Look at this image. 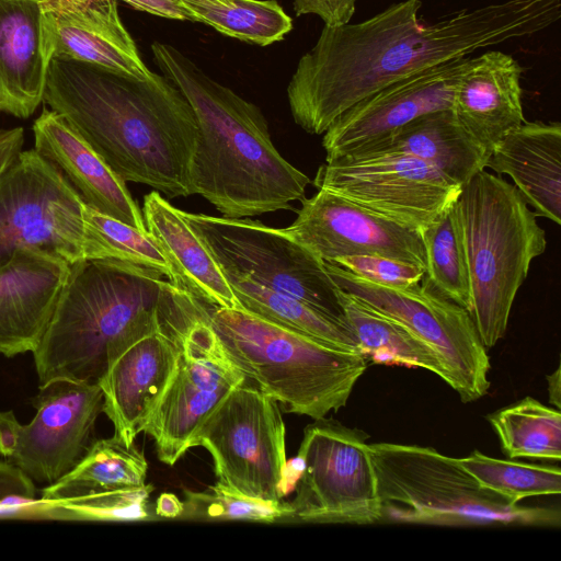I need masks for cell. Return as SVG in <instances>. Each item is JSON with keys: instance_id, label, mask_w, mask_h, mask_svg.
I'll use <instances>...</instances> for the list:
<instances>
[{"instance_id": "44", "label": "cell", "mask_w": 561, "mask_h": 561, "mask_svg": "<svg viewBox=\"0 0 561 561\" xmlns=\"http://www.w3.org/2000/svg\"><path fill=\"white\" fill-rule=\"evenodd\" d=\"M548 382V393H549V403L554 405L557 410H560L561 403V376H560V366L557 369L547 376Z\"/></svg>"}, {"instance_id": "10", "label": "cell", "mask_w": 561, "mask_h": 561, "mask_svg": "<svg viewBox=\"0 0 561 561\" xmlns=\"http://www.w3.org/2000/svg\"><path fill=\"white\" fill-rule=\"evenodd\" d=\"M285 435L278 402L245 380L203 422L191 448L208 450L217 482L250 497L277 501L286 491Z\"/></svg>"}, {"instance_id": "36", "label": "cell", "mask_w": 561, "mask_h": 561, "mask_svg": "<svg viewBox=\"0 0 561 561\" xmlns=\"http://www.w3.org/2000/svg\"><path fill=\"white\" fill-rule=\"evenodd\" d=\"M184 496L181 519L275 523L293 517L289 502L250 497L220 482L204 491L185 490Z\"/></svg>"}, {"instance_id": "40", "label": "cell", "mask_w": 561, "mask_h": 561, "mask_svg": "<svg viewBox=\"0 0 561 561\" xmlns=\"http://www.w3.org/2000/svg\"><path fill=\"white\" fill-rule=\"evenodd\" d=\"M136 10L170 20H190L191 16L179 0H122Z\"/></svg>"}, {"instance_id": "7", "label": "cell", "mask_w": 561, "mask_h": 561, "mask_svg": "<svg viewBox=\"0 0 561 561\" xmlns=\"http://www.w3.org/2000/svg\"><path fill=\"white\" fill-rule=\"evenodd\" d=\"M380 500L378 523L451 527H559V508L512 504L480 485L457 458L432 447L368 444Z\"/></svg>"}, {"instance_id": "2", "label": "cell", "mask_w": 561, "mask_h": 561, "mask_svg": "<svg viewBox=\"0 0 561 561\" xmlns=\"http://www.w3.org/2000/svg\"><path fill=\"white\" fill-rule=\"evenodd\" d=\"M43 101L125 182L169 198L193 195L199 140L194 111L164 76L149 79L53 57Z\"/></svg>"}, {"instance_id": "5", "label": "cell", "mask_w": 561, "mask_h": 561, "mask_svg": "<svg viewBox=\"0 0 561 561\" xmlns=\"http://www.w3.org/2000/svg\"><path fill=\"white\" fill-rule=\"evenodd\" d=\"M204 304L211 328L245 380L288 413L320 420L340 410L367 368L360 352L336 347L241 306Z\"/></svg>"}, {"instance_id": "26", "label": "cell", "mask_w": 561, "mask_h": 561, "mask_svg": "<svg viewBox=\"0 0 561 561\" xmlns=\"http://www.w3.org/2000/svg\"><path fill=\"white\" fill-rule=\"evenodd\" d=\"M407 154L433 165L459 185L485 170L488 154L463 128L453 110L425 114L385 140L348 158Z\"/></svg>"}, {"instance_id": "32", "label": "cell", "mask_w": 561, "mask_h": 561, "mask_svg": "<svg viewBox=\"0 0 561 561\" xmlns=\"http://www.w3.org/2000/svg\"><path fill=\"white\" fill-rule=\"evenodd\" d=\"M191 21L205 23L218 32L267 46L282 41L293 28L291 18L276 0H179Z\"/></svg>"}, {"instance_id": "29", "label": "cell", "mask_w": 561, "mask_h": 561, "mask_svg": "<svg viewBox=\"0 0 561 561\" xmlns=\"http://www.w3.org/2000/svg\"><path fill=\"white\" fill-rule=\"evenodd\" d=\"M224 275L239 304L245 310L336 347L359 352L357 342L346 323L291 296L270 289L241 275L231 273H224Z\"/></svg>"}, {"instance_id": "22", "label": "cell", "mask_w": 561, "mask_h": 561, "mask_svg": "<svg viewBox=\"0 0 561 561\" xmlns=\"http://www.w3.org/2000/svg\"><path fill=\"white\" fill-rule=\"evenodd\" d=\"M523 70L512 55L488 50L470 57L458 83L451 110L488 157L507 133L525 122Z\"/></svg>"}, {"instance_id": "33", "label": "cell", "mask_w": 561, "mask_h": 561, "mask_svg": "<svg viewBox=\"0 0 561 561\" xmlns=\"http://www.w3.org/2000/svg\"><path fill=\"white\" fill-rule=\"evenodd\" d=\"M83 222L84 260L117 261L149 267L172 282V268L148 232H141L87 204L83 208Z\"/></svg>"}, {"instance_id": "34", "label": "cell", "mask_w": 561, "mask_h": 561, "mask_svg": "<svg viewBox=\"0 0 561 561\" xmlns=\"http://www.w3.org/2000/svg\"><path fill=\"white\" fill-rule=\"evenodd\" d=\"M480 485L504 496L512 504L540 495H559L561 470L558 466H540L497 459L478 450L457 458Z\"/></svg>"}, {"instance_id": "13", "label": "cell", "mask_w": 561, "mask_h": 561, "mask_svg": "<svg viewBox=\"0 0 561 561\" xmlns=\"http://www.w3.org/2000/svg\"><path fill=\"white\" fill-rule=\"evenodd\" d=\"M84 204L53 162L22 150L0 174V267L22 249L83 261Z\"/></svg>"}, {"instance_id": "6", "label": "cell", "mask_w": 561, "mask_h": 561, "mask_svg": "<svg viewBox=\"0 0 561 561\" xmlns=\"http://www.w3.org/2000/svg\"><path fill=\"white\" fill-rule=\"evenodd\" d=\"M457 208L470 277L469 313L489 348L504 336L530 264L546 251V231L515 185L485 170L461 186Z\"/></svg>"}, {"instance_id": "4", "label": "cell", "mask_w": 561, "mask_h": 561, "mask_svg": "<svg viewBox=\"0 0 561 561\" xmlns=\"http://www.w3.org/2000/svg\"><path fill=\"white\" fill-rule=\"evenodd\" d=\"M156 270L107 260L70 266L53 316L33 350L39 387L96 385L110 346L159 302L168 279Z\"/></svg>"}, {"instance_id": "12", "label": "cell", "mask_w": 561, "mask_h": 561, "mask_svg": "<svg viewBox=\"0 0 561 561\" xmlns=\"http://www.w3.org/2000/svg\"><path fill=\"white\" fill-rule=\"evenodd\" d=\"M334 283L376 310L396 319L439 357L450 386L463 403L486 394L491 368L470 313L428 286L387 288L367 282L342 266L324 262Z\"/></svg>"}, {"instance_id": "9", "label": "cell", "mask_w": 561, "mask_h": 561, "mask_svg": "<svg viewBox=\"0 0 561 561\" xmlns=\"http://www.w3.org/2000/svg\"><path fill=\"white\" fill-rule=\"evenodd\" d=\"M184 216L224 273L247 277L346 323L337 299L339 286L324 261L285 229L248 218L185 211Z\"/></svg>"}, {"instance_id": "41", "label": "cell", "mask_w": 561, "mask_h": 561, "mask_svg": "<svg viewBox=\"0 0 561 561\" xmlns=\"http://www.w3.org/2000/svg\"><path fill=\"white\" fill-rule=\"evenodd\" d=\"M24 130L22 127L0 129V174L22 151Z\"/></svg>"}, {"instance_id": "37", "label": "cell", "mask_w": 561, "mask_h": 561, "mask_svg": "<svg viewBox=\"0 0 561 561\" xmlns=\"http://www.w3.org/2000/svg\"><path fill=\"white\" fill-rule=\"evenodd\" d=\"M378 286L408 288L420 284L425 268L413 263L376 254L351 255L332 262Z\"/></svg>"}, {"instance_id": "15", "label": "cell", "mask_w": 561, "mask_h": 561, "mask_svg": "<svg viewBox=\"0 0 561 561\" xmlns=\"http://www.w3.org/2000/svg\"><path fill=\"white\" fill-rule=\"evenodd\" d=\"M313 185L420 232L461 191L433 165L407 154L329 160L319 167Z\"/></svg>"}, {"instance_id": "1", "label": "cell", "mask_w": 561, "mask_h": 561, "mask_svg": "<svg viewBox=\"0 0 561 561\" xmlns=\"http://www.w3.org/2000/svg\"><path fill=\"white\" fill-rule=\"evenodd\" d=\"M421 0H401L357 23L323 26L287 87L293 118L322 135L357 102L420 71L477 50L535 35L556 23L560 0H505L434 23Z\"/></svg>"}, {"instance_id": "46", "label": "cell", "mask_w": 561, "mask_h": 561, "mask_svg": "<svg viewBox=\"0 0 561 561\" xmlns=\"http://www.w3.org/2000/svg\"><path fill=\"white\" fill-rule=\"evenodd\" d=\"M0 111H2V108H1V102H0Z\"/></svg>"}, {"instance_id": "45", "label": "cell", "mask_w": 561, "mask_h": 561, "mask_svg": "<svg viewBox=\"0 0 561 561\" xmlns=\"http://www.w3.org/2000/svg\"><path fill=\"white\" fill-rule=\"evenodd\" d=\"M215 1H219V2H229L230 0H215Z\"/></svg>"}, {"instance_id": "17", "label": "cell", "mask_w": 561, "mask_h": 561, "mask_svg": "<svg viewBox=\"0 0 561 561\" xmlns=\"http://www.w3.org/2000/svg\"><path fill=\"white\" fill-rule=\"evenodd\" d=\"M470 57L420 71L357 102L325 130V161L358 154L428 113L451 110Z\"/></svg>"}, {"instance_id": "28", "label": "cell", "mask_w": 561, "mask_h": 561, "mask_svg": "<svg viewBox=\"0 0 561 561\" xmlns=\"http://www.w3.org/2000/svg\"><path fill=\"white\" fill-rule=\"evenodd\" d=\"M148 462L135 444L119 438L98 439L84 457L64 477L42 490L45 501H64L89 494L141 486Z\"/></svg>"}, {"instance_id": "39", "label": "cell", "mask_w": 561, "mask_h": 561, "mask_svg": "<svg viewBox=\"0 0 561 561\" xmlns=\"http://www.w3.org/2000/svg\"><path fill=\"white\" fill-rule=\"evenodd\" d=\"M12 495L36 497L34 481L11 461L0 460V501Z\"/></svg>"}, {"instance_id": "11", "label": "cell", "mask_w": 561, "mask_h": 561, "mask_svg": "<svg viewBox=\"0 0 561 561\" xmlns=\"http://www.w3.org/2000/svg\"><path fill=\"white\" fill-rule=\"evenodd\" d=\"M297 454L300 476L289 502L291 520L370 525L380 519L368 435L335 420H313Z\"/></svg>"}, {"instance_id": "8", "label": "cell", "mask_w": 561, "mask_h": 561, "mask_svg": "<svg viewBox=\"0 0 561 561\" xmlns=\"http://www.w3.org/2000/svg\"><path fill=\"white\" fill-rule=\"evenodd\" d=\"M168 299L179 362L142 433L153 438L159 460L173 466L191 448L203 422L245 377L224 350L205 304L172 283Z\"/></svg>"}, {"instance_id": "20", "label": "cell", "mask_w": 561, "mask_h": 561, "mask_svg": "<svg viewBox=\"0 0 561 561\" xmlns=\"http://www.w3.org/2000/svg\"><path fill=\"white\" fill-rule=\"evenodd\" d=\"M70 264L37 249L16 251L0 267V354L33 352L57 305Z\"/></svg>"}, {"instance_id": "31", "label": "cell", "mask_w": 561, "mask_h": 561, "mask_svg": "<svg viewBox=\"0 0 561 561\" xmlns=\"http://www.w3.org/2000/svg\"><path fill=\"white\" fill-rule=\"evenodd\" d=\"M488 421L510 459L560 460V410L526 397L489 414Z\"/></svg>"}, {"instance_id": "3", "label": "cell", "mask_w": 561, "mask_h": 561, "mask_svg": "<svg viewBox=\"0 0 561 561\" xmlns=\"http://www.w3.org/2000/svg\"><path fill=\"white\" fill-rule=\"evenodd\" d=\"M151 50L197 119L193 194L229 218L289 209L305 197L310 179L278 152L255 104L208 77L174 46L154 42Z\"/></svg>"}, {"instance_id": "38", "label": "cell", "mask_w": 561, "mask_h": 561, "mask_svg": "<svg viewBox=\"0 0 561 561\" xmlns=\"http://www.w3.org/2000/svg\"><path fill=\"white\" fill-rule=\"evenodd\" d=\"M296 15L313 14L325 26H339L351 22L359 0H291Z\"/></svg>"}, {"instance_id": "24", "label": "cell", "mask_w": 561, "mask_h": 561, "mask_svg": "<svg viewBox=\"0 0 561 561\" xmlns=\"http://www.w3.org/2000/svg\"><path fill=\"white\" fill-rule=\"evenodd\" d=\"M485 169L506 174L536 216L561 224V124L524 122L492 149Z\"/></svg>"}, {"instance_id": "21", "label": "cell", "mask_w": 561, "mask_h": 561, "mask_svg": "<svg viewBox=\"0 0 561 561\" xmlns=\"http://www.w3.org/2000/svg\"><path fill=\"white\" fill-rule=\"evenodd\" d=\"M33 135L34 149L65 174L88 206L148 232L126 182L62 116L44 107L33 124Z\"/></svg>"}, {"instance_id": "25", "label": "cell", "mask_w": 561, "mask_h": 561, "mask_svg": "<svg viewBox=\"0 0 561 561\" xmlns=\"http://www.w3.org/2000/svg\"><path fill=\"white\" fill-rule=\"evenodd\" d=\"M146 229L167 257L172 284L196 299L219 307L241 306L206 244L188 225L184 211L157 191L144 198Z\"/></svg>"}, {"instance_id": "23", "label": "cell", "mask_w": 561, "mask_h": 561, "mask_svg": "<svg viewBox=\"0 0 561 561\" xmlns=\"http://www.w3.org/2000/svg\"><path fill=\"white\" fill-rule=\"evenodd\" d=\"M51 59L43 0H0V102L28 118L43 102Z\"/></svg>"}, {"instance_id": "27", "label": "cell", "mask_w": 561, "mask_h": 561, "mask_svg": "<svg viewBox=\"0 0 561 561\" xmlns=\"http://www.w3.org/2000/svg\"><path fill=\"white\" fill-rule=\"evenodd\" d=\"M337 299L344 320L365 357H370L374 363L423 368L447 383L448 375L439 357L407 327L340 287Z\"/></svg>"}, {"instance_id": "42", "label": "cell", "mask_w": 561, "mask_h": 561, "mask_svg": "<svg viewBox=\"0 0 561 561\" xmlns=\"http://www.w3.org/2000/svg\"><path fill=\"white\" fill-rule=\"evenodd\" d=\"M21 423L13 411L0 412V455L9 459L14 454L20 438Z\"/></svg>"}, {"instance_id": "16", "label": "cell", "mask_w": 561, "mask_h": 561, "mask_svg": "<svg viewBox=\"0 0 561 561\" xmlns=\"http://www.w3.org/2000/svg\"><path fill=\"white\" fill-rule=\"evenodd\" d=\"M35 416L21 424L18 447L9 458L34 482L51 484L68 473L94 442L103 409L100 386L66 380L38 387Z\"/></svg>"}, {"instance_id": "14", "label": "cell", "mask_w": 561, "mask_h": 561, "mask_svg": "<svg viewBox=\"0 0 561 561\" xmlns=\"http://www.w3.org/2000/svg\"><path fill=\"white\" fill-rule=\"evenodd\" d=\"M170 282L157 306L144 312L108 348L99 381L103 409L114 436L127 445L142 433L178 367L179 346L168 299Z\"/></svg>"}, {"instance_id": "43", "label": "cell", "mask_w": 561, "mask_h": 561, "mask_svg": "<svg viewBox=\"0 0 561 561\" xmlns=\"http://www.w3.org/2000/svg\"><path fill=\"white\" fill-rule=\"evenodd\" d=\"M154 512L158 517L176 519L183 512V501L173 493H162L156 501Z\"/></svg>"}, {"instance_id": "18", "label": "cell", "mask_w": 561, "mask_h": 561, "mask_svg": "<svg viewBox=\"0 0 561 561\" xmlns=\"http://www.w3.org/2000/svg\"><path fill=\"white\" fill-rule=\"evenodd\" d=\"M287 233L324 262L376 254L426 267L421 232L405 227L331 191L319 188L301 199Z\"/></svg>"}, {"instance_id": "19", "label": "cell", "mask_w": 561, "mask_h": 561, "mask_svg": "<svg viewBox=\"0 0 561 561\" xmlns=\"http://www.w3.org/2000/svg\"><path fill=\"white\" fill-rule=\"evenodd\" d=\"M50 55L149 79L151 71L125 28L117 0H43Z\"/></svg>"}, {"instance_id": "35", "label": "cell", "mask_w": 561, "mask_h": 561, "mask_svg": "<svg viewBox=\"0 0 561 561\" xmlns=\"http://www.w3.org/2000/svg\"><path fill=\"white\" fill-rule=\"evenodd\" d=\"M152 484L89 494L64 501L39 500L38 519L134 522L157 519L150 504Z\"/></svg>"}, {"instance_id": "30", "label": "cell", "mask_w": 561, "mask_h": 561, "mask_svg": "<svg viewBox=\"0 0 561 561\" xmlns=\"http://www.w3.org/2000/svg\"><path fill=\"white\" fill-rule=\"evenodd\" d=\"M421 236L426 257L422 283L470 312V277L457 201L427 225Z\"/></svg>"}]
</instances>
